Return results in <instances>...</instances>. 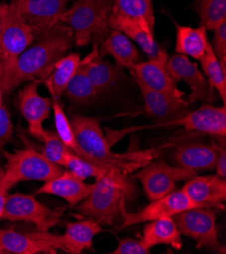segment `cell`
I'll return each instance as SVG.
<instances>
[{"mask_svg": "<svg viewBox=\"0 0 226 254\" xmlns=\"http://www.w3.org/2000/svg\"><path fill=\"white\" fill-rule=\"evenodd\" d=\"M197 172L163 161H150L133 175L139 180L149 200H154L173 191L179 182L189 181Z\"/></svg>", "mask_w": 226, "mask_h": 254, "instance_id": "30bf717a", "label": "cell"}, {"mask_svg": "<svg viewBox=\"0 0 226 254\" xmlns=\"http://www.w3.org/2000/svg\"><path fill=\"white\" fill-rule=\"evenodd\" d=\"M5 6H6L5 2L0 3V40H1V33H2V25H3V17H4Z\"/></svg>", "mask_w": 226, "mask_h": 254, "instance_id": "ab89813d", "label": "cell"}, {"mask_svg": "<svg viewBox=\"0 0 226 254\" xmlns=\"http://www.w3.org/2000/svg\"><path fill=\"white\" fill-rule=\"evenodd\" d=\"M113 7V0H75L60 21L72 31L76 47L99 46L111 32L109 18Z\"/></svg>", "mask_w": 226, "mask_h": 254, "instance_id": "277c9868", "label": "cell"}, {"mask_svg": "<svg viewBox=\"0 0 226 254\" xmlns=\"http://www.w3.org/2000/svg\"><path fill=\"white\" fill-rule=\"evenodd\" d=\"M73 132L79 147V156L105 168H120L128 173L137 171L156 156V150H137L117 153L104 135L97 118L77 114L69 116Z\"/></svg>", "mask_w": 226, "mask_h": 254, "instance_id": "7a4b0ae2", "label": "cell"}, {"mask_svg": "<svg viewBox=\"0 0 226 254\" xmlns=\"http://www.w3.org/2000/svg\"><path fill=\"white\" fill-rule=\"evenodd\" d=\"M98 56L102 58L111 56L116 65L129 70L141 62V55L133 42L116 30H111L108 37L98 46Z\"/></svg>", "mask_w": 226, "mask_h": 254, "instance_id": "603a6c76", "label": "cell"}, {"mask_svg": "<svg viewBox=\"0 0 226 254\" xmlns=\"http://www.w3.org/2000/svg\"><path fill=\"white\" fill-rule=\"evenodd\" d=\"M43 142L44 148L42 154L44 155V157H46L49 161L63 167L66 154L70 149H68L64 145V143L57 135L56 131L46 130Z\"/></svg>", "mask_w": 226, "mask_h": 254, "instance_id": "836d02e7", "label": "cell"}, {"mask_svg": "<svg viewBox=\"0 0 226 254\" xmlns=\"http://www.w3.org/2000/svg\"><path fill=\"white\" fill-rule=\"evenodd\" d=\"M21 16L37 38L60 22L71 0H15Z\"/></svg>", "mask_w": 226, "mask_h": 254, "instance_id": "5bb4252c", "label": "cell"}, {"mask_svg": "<svg viewBox=\"0 0 226 254\" xmlns=\"http://www.w3.org/2000/svg\"><path fill=\"white\" fill-rule=\"evenodd\" d=\"M41 82L31 81L19 91L17 104L22 118L28 123L29 133L39 141L44 140L46 129L43 124L49 119L52 111L53 99L39 94Z\"/></svg>", "mask_w": 226, "mask_h": 254, "instance_id": "4fadbf2b", "label": "cell"}, {"mask_svg": "<svg viewBox=\"0 0 226 254\" xmlns=\"http://www.w3.org/2000/svg\"><path fill=\"white\" fill-rule=\"evenodd\" d=\"M35 41L30 25L21 16L15 0L6 3L0 40V82L11 70L19 55Z\"/></svg>", "mask_w": 226, "mask_h": 254, "instance_id": "8992f818", "label": "cell"}, {"mask_svg": "<svg viewBox=\"0 0 226 254\" xmlns=\"http://www.w3.org/2000/svg\"><path fill=\"white\" fill-rule=\"evenodd\" d=\"M113 2L114 12L140 20L154 31L152 0H113Z\"/></svg>", "mask_w": 226, "mask_h": 254, "instance_id": "f546056e", "label": "cell"}, {"mask_svg": "<svg viewBox=\"0 0 226 254\" xmlns=\"http://www.w3.org/2000/svg\"><path fill=\"white\" fill-rule=\"evenodd\" d=\"M52 111L54 115V122L57 135L68 149L74 152L75 154L79 155V147L77 145L76 139H75L72 125L70 123L69 117H67V115L65 114L60 101L53 100Z\"/></svg>", "mask_w": 226, "mask_h": 254, "instance_id": "d6a6232c", "label": "cell"}, {"mask_svg": "<svg viewBox=\"0 0 226 254\" xmlns=\"http://www.w3.org/2000/svg\"><path fill=\"white\" fill-rule=\"evenodd\" d=\"M50 250L31 233H20L13 229H0V254H38Z\"/></svg>", "mask_w": 226, "mask_h": 254, "instance_id": "4316f807", "label": "cell"}, {"mask_svg": "<svg viewBox=\"0 0 226 254\" xmlns=\"http://www.w3.org/2000/svg\"><path fill=\"white\" fill-rule=\"evenodd\" d=\"M64 211L65 207L49 208L32 194L14 192L7 197L1 220L31 223L37 231L46 232L59 223Z\"/></svg>", "mask_w": 226, "mask_h": 254, "instance_id": "ba28073f", "label": "cell"}, {"mask_svg": "<svg viewBox=\"0 0 226 254\" xmlns=\"http://www.w3.org/2000/svg\"><path fill=\"white\" fill-rule=\"evenodd\" d=\"M109 24L111 30L121 32L136 43L148 59H156L167 54L166 51L155 42L154 31L144 22L112 11Z\"/></svg>", "mask_w": 226, "mask_h": 254, "instance_id": "d6986e66", "label": "cell"}, {"mask_svg": "<svg viewBox=\"0 0 226 254\" xmlns=\"http://www.w3.org/2000/svg\"><path fill=\"white\" fill-rule=\"evenodd\" d=\"M182 235L196 242L197 248H207L225 253L218 240L216 211L208 207H196L172 216Z\"/></svg>", "mask_w": 226, "mask_h": 254, "instance_id": "9c48e42d", "label": "cell"}, {"mask_svg": "<svg viewBox=\"0 0 226 254\" xmlns=\"http://www.w3.org/2000/svg\"><path fill=\"white\" fill-rule=\"evenodd\" d=\"M214 140L218 146V154L216 159V174L222 179H226V140L225 137H215Z\"/></svg>", "mask_w": 226, "mask_h": 254, "instance_id": "74e56055", "label": "cell"}, {"mask_svg": "<svg viewBox=\"0 0 226 254\" xmlns=\"http://www.w3.org/2000/svg\"><path fill=\"white\" fill-rule=\"evenodd\" d=\"M168 55H163L156 59H148L144 62L135 64L130 72L135 81H139L147 87L160 93L183 98L185 92L178 87L175 81L166 69Z\"/></svg>", "mask_w": 226, "mask_h": 254, "instance_id": "2e32d148", "label": "cell"}, {"mask_svg": "<svg viewBox=\"0 0 226 254\" xmlns=\"http://www.w3.org/2000/svg\"><path fill=\"white\" fill-rule=\"evenodd\" d=\"M103 231L102 226L97 222L84 219L66 223L65 232L60 236L51 234L49 231H35L31 234L44 244L51 254H56L57 250L69 254H80L83 250H93V239Z\"/></svg>", "mask_w": 226, "mask_h": 254, "instance_id": "52a82bcc", "label": "cell"}, {"mask_svg": "<svg viewBox=\"0 0 226 254\" xmlns=\"http://www.w3.org/2000/svg\"><path fill=\"white\" fill-rule=\"evenodd\" d=\"M129 174L120 168H111L96 179L90 193L77 207L78 213L100 226L113 225L121 217L123 207L135 195V185Z\"/></svg>", "mask_w": 226, "mask_h": 254, "instance_id": "3957f363", "label": "cell"}, {"mask_svg": "<svg viewBox=\"0 0 226 254\" xmlns=\"http://www.w3.org/2000/svg\"><path fill=\"white\" fill-rule=\"evenodd\" d=\"M63 167L81 181H85L89 177H93L95 180L99 179L110 170L109 168L98 166L85 158L80 157L71 150L67 152Z\"/></svg>", "mask_w": 226, "mask_h": 254, "instance_id": "1f68e13d", "label": "cell"}, {"mask_svg": "<svg viewBox=\"0 0 226 254\" xmlns=\"http://www.w3.org/2000/svg\"><path fill=\"white\" fill-rule=\"evenodd\" d=\"M9 190L5 189L4 187L0 186V220L2 218V215L4 213V208H5V204H6V200L7 197L9 195L8 193Z\"/></svg>", "mask_w": 226, "mask_h": 254, "instance_id": "f35d334b", "label": "cell"}, {"mask_svg": "<svg viewBox=\"0 0 226 254\" xmlns=\"http://www.w3.org/2000/svg\"><path fill=\"white\" fill-rule=\"evenodd\" d=\"M136 82L144 101V111L148 117L159 122L157 127H163L190 112L191 104L184 97H172L149 88L139 81Z\"/></svg>", "mask_w": 226, "mask_h": 254, "instance_id": "e0dca14e", "label": "cell"}, {"mask_svg": "<svg viewBox=\"0 0 226 254\" xmlns=\"http://www.w3.org/2000/svg\"><path fill=\"white\" fill-rule=\"evenodd\" d=\"M14 143L13 125L5 104L0 109V158L3 156L7 144Z\"/></svg>", "mask_w": 226, "mask_h": 254, "instance_id": "e575fe53", "label": "cell"}, {"mask_svg": "<svg viewBox=\"0 0 226 254\" xmlns=\"http://www.w3.org/2000/svg\"><path fill=\"white\" fill-rule=\"evenodd\" d=\"M150 249L146 248L142 242L134 238H121L118 246L113 250L112 254H149Z\"/></svg>", "mask_w": 226, "mask_h": 254, "instance_id": "8d00e7d4", "label": "cell"}, {"mask_svg": "<svg viewBox=\"0 0 226 254\" xmlns=\"http://www.w3.org/2000/svg\"><path fill=\"white\" fill-rule=\"evenodd\" d=\"M81 65L98 94L110 91L122 76L123 68L98 56L97 45H92L91 53L81 59Z\"/></svg>", "mask_w": 226, "mask_h": 254, "instance_id": "7402d4cb", "label": "cell"}, {"mask_svg": "<svg viewBox=\"0 0 226 254\" xmlns=\"http://www.w3.org/2000/svg\"><path fill=\"white\" fill-rule=\"evenodd\" d=\"M97 94L80 63L77 71L66 86L63 95L74 105H86L94 100Z\"/></svg>", "mask_w": 226, "mask_h": 254, "instance_id": "f1b7e54d", "label": "cell"}, {"mask_svg": "<svg viewBox=\"0 0 226 254\" xmlns=\"http://www.w3.org/2000/svg\"><path fill=\"white\" fill-rule=\"evenodd\" d=\"M91 189L92 184H86L70 171L63 170L58 176L46 182L36 194L56 195L67 201L70 207H74L87 197Z\"/></svg>", "mask_w": 226, "mask_h": 254, "instance_id": "44dd1931", "label": "cell"}, {"mask_svg": "<svg viewBox=\"0 0 226 254\" xmlns=\"http://www.w3.org/2000/svg\"><path fill=\"white\" fill-rule=\"evenodd\" d=\"M140 241L150 250L157 245H168L177 250L183 248L182 234L172 217L147 222Z\"/></svg>", "mask_w": 226, "mask_h": 254, "instance_id": "cb8c5ba5", "label": "cell"}, {"mask_svg": "<svg viewBox=\"0 0 226 254\" xmlns=\"http://www.w3.org/2000/svg\"><path fill=\"white\" fill-rule=\"evenodd\" d=\"M175 30H177L174 48L175 53L199 61L205 54L210 44L206 29L202 25L198 28H192L189 25L175 23Z\"/></svg>", "mask_w": 226, "mask_h": 254, "instance_id": "484cf974", "label": "cell"}, {"mask_svg": "<svg viewBox=\"0 0 226 254\" xmlns=\"http://www.w3.org/2000/svg\"><path fill=\"white\" fill-rule=\"evenodd\" d=\"M5 165L0 186L7 190L21 182H48L63 172V167L49 161L34 148L4 151Z\"/></svg>", "mask_w": 226, "mask_h": 254, "instance_id": "5b68a950", "label": "cell"}, {"mask_svg": "<svg viewBox=\"0 0 226 254\" xmlns=\"http://www.w3.org/2000/svg\"><path fill=\"white\" fill-rule=\"evenodd\" d=\"M3 105H4V101H3V91H2L1 87H0V109L2 108Z\"/></svg>", "mask_w": 226, "mask_h": 254, "instance_id": "60d3db41", "label": "cell"}, {"mask_svg": "<svg viewBox=\"0 0 226 254\" xmlns=\"http://www.w3.org/2000/svg\"><path fill=\"white\" fill-rule=\"evenodd\" d=\"M218 146L215 140L210 143L183 142L175 146L171 159L175 166L195 172L215 169Z\"/></svg>", "mask_w": 226, "mask_h": 254, "instance_id": "ac0fdd59", "label": "cell"}, {"mask_svg": "<svg viewBox=\"0 0 226 254\" xmlns=\"http://www.w3.org/2000/svg\"><path fill=\"white\" fill-rule=\"evenodd\" d=\"M149 205L139 210L136 213L127 211V206L123 207L121 218L123 219L120 230L125 228L140 224L147 223L154 220L168 218L177 215L185 210L200 207L182 190H173L168 194L154 200H150Z\"/></svg>", "mask_w": 226, "mask_h": 254, "instance_id": "8fae6325", "label": "cell"}, {"mask_svg": "<svg viewBox=\"0 0 226 254\" xmlns=\"http://www.w3.org/2000/svg\"><path fill=\"white\" fill-rule=\"evenodd\" d=\"M81 63L78 53H70L60 58L53 66L48 77L43 81L53 100L60 101L64 90Z\"/></svg>", "mask_w": 226, "mask_h": 254, "instance_id": "d4e9b609", "label": "cell"}, {"mask_svg": "<svg viewBox=\"0 0 226 254\" xmlns=\"http://www.w3.org/2000/svg\"><path fill=\"white\" fill-rule=\"evenodd\" d=\"M72 31L63 22H58L45 32L19 55L11 70L0 82L3 94L9 93L22 83L43 81L54 64L73 47Z\"/></svg>", "mask_w": 226, "mask_h": 254, "instance_id": "6da1fadb", "label": "cell"}, {"mask_svg": "<svg viewBox=\"0 0 226 254\" xmlns=\"http://www.w3.org/2000/svg\"><path fill=\"white\" fill-rule=\"evenodd\" d=\"M166 69L177 82H185L191 89L188 101L192 105L197 100L210 104L215 100L214 89L209 84L199 66L187 56L177 54L168 57Z\"/></svg>", "mask_w": 226, "mask_h": 254, "instance_id": "7c38bea8", "label": "cell"}, {"mask_svg": "<svg viewBox=\"0 0 226 254\" xmlns=\"http://www.w3.org/2000/svg\"><path fill=\"white\" fill-rule=\"evenodd\" d=\"M180 126L187 132L208 135L213 138L226 136V107L204 104L193 112L165 124L163 127Z\"/></svg>", "mask_w": 226, "mask_h": 254, "instance_id": "9a60e30c", "label": "cell"}, {"mask_svg": "<svg viewBox=\"0 0 226 254\" xmlns=\"http://www.w3.org/2000/svg\"><path fill=\"white\" fill-rule=\"evenodd\" d=\"M182 190L200 207L224 209L226 181L215 175H195L186 182Z\"/></svg>", "mask_w": 226, "mask_h": 254, "instance_id": "ffe728a7", "label": "cell"}, {"mask_svg": "<svg viewBox=\"0 0 226 254\" xmlns=\"http://www.w3.org/2000/svg\"><path fill=\"white\" fill-rule=\"evenodd\" d=\"M212 32L213 39L210 45L221 64L226 67V20L218 24Z\"/></svg>", "mask_w": 226, "mask_h": 254, "instance_id": "d590c367", "label": "cell"}, {"mask_svg": "<svg viewBox=\"0 0 226 254\" xmlns=\"http://www.w3.org/2000/svg\"><path fill=\"white\" fill-rule=\"evenodd\" d=\"M195 8L200 18V25L206 31H213L226 20V0H197Z\"/></svg>", "mask_w": 226, "mask_h": 254, "instance_id": "4dcf8cb0", "label": "cell"}, {"mask_svg": "<svg viewBox=\"0 0 226 254\" xmlns=\"http://www.w3.org/2000/svg\"><path fill=\"white\" fill-rule=\"evenodd\" d=\"M199 62L209 84L218 91L223 106H226V67L221 64L210 44Z\"/></svg>", "mask_w": 226, "mask_h": 254, "instance_id": "83f0119b", "label": "cell"}]
</instances>
